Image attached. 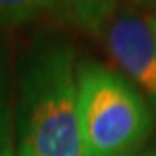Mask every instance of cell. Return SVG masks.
<instances>
[{"instance_id": "5", "label": "cell", "mask_w": 156, "mask_h": 156, "mask_svg": "<svg viewBox=\"0 0 156 156\" xmlns=\"http://www.w3.org/2000/svg\"><path fill=\"white\" fill-rule=\"evenodd\" d=\"M0 156H9V137H7V128L4 122V113L0 108Z\"/></svg>"}, {"instance_id": "3", "label": "cell", "mask_w": 156, "mask_h": 156, "mask_svg": "<svg viewBox=\"0 0 156 156\" xmlns=\"http://www.w3.org/2000/svg\"><path fill=\"white\" fill-rule=\"evenodd\" d=\"M102 40L123 73L156 99V31L154 21L134 12H116L101 26Z\"/></svg>"}, {"instance_id": "4", "label": "cell", "mask_w": 156, "mask_h": 156, "mask_svg": "<svg viewBox=\"0 0 156 156\" xmlns=\"http://www.w3.org/2000/svg\"><path fill=\"white\" fill-rule=\"evenodd\" d=\"M54 0H0V23H23L52 4Z\"/></svg>"}, {"instance_id": "1", "label": "cell", "mask_w": 156, "mask_h": 156, "mask_svg": "<svg viewBox=\"0 0 156 156\" xmlns=\"http://www.w3.org/2000/svg\"><path fill=\"white\" fill-rule=\"evenodd\" d=\"M17 156H85L78 122V68L68 45L42 50L24 75Z\"/></svg>"}, {"instance_id": "2", "label": "cell", "mask_w": 156, "mask_h": 156, "mask_svg": "<svg viewBox=\"0 0 156 156\" xmlns=\"http://www.w3.org/2000/svg\"><path fill=\"white\" fill-rule=\"evenodd\" d=\"M78 122L85 156H130L153 128L142 95L123 76L90 61L78 68Z\"/></svg>"}, {"instance_id": "6", "label": "cell", "mask_w": 156, "mask_h": 156, "mask_svg": "<svg viewBox=\"0 0 156 156\" xmlns=\"http://www.w3.org/2000/svg\"><path fill=\"white\" fill-rule=\"evenodd\" d=\"M130 156H156V153H144V154H130Z\"/></svg>"}, {"instance_id": "7", "label": "cell", "mask_w": 156, "mask_h": 156, "mask_svg": "<svg viewBox=\"0 0 156 156\" xmlns=\"http://www.w3.org/2000/svg\"><path fill=\"white\" fill-rule=\"evenodd\" d=\"M154 31H156V21H154Z\"/></svg>"}]
</instances>
